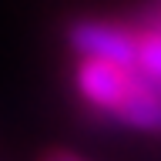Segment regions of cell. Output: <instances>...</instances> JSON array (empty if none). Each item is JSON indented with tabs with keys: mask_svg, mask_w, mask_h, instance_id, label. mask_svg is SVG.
Masks as SVG:
<instances>
[{
	"mask_svg": "<svg viewBox=\"0 0 161 161\" xmlns=\"http://www.w3.org/2000/svg\"><path fill=\"white\" fill-rule=\"evenodd\" d=\"M40 161H80L77 154H70V151H47Z\"/></svg>",
	"mask_w": 161,
	"mask_h": 161,
	"instance_id": "cell-5",
	"label": "cell"
},
{
	"mask_svg": "<svg viewBox=\"0 0 161 161\" xmlns=\"http://www.w3.org/2000/svg\"><path fill=\"white\" fill-rule=\"evenodd\" d=\"M138 77V70H134ZM114 121L128 124V128H138V131H148V134H161V97L151 94L144 87V80L138 77V91L131 94V101L114 114Z\"/></svg>",
	"mask_w": 161,
	"mask_h": 161,
	"instance_id": "cell-3",
	"label": "cell"
},
{
	"mask_svg": "<svg viewBox=\"0 0 161 161\" xmlns=\"http://www.w3.org/2000/svg\"><path fill=\"white\" fill-rule=\"evenodd\" d=\"M64 40L80 60H108L124 70H138V37L124 24L77 17L67 24Z\"/></svg>",
	"mask_w": 161,
	"mask_h": 161,
	"instance_id": "cell-1",
	"label": "cell"
},
{
	"mask_svg": "<svg viewBox=\"0 0 161 161\" xmlns=\"http://www.w3.org/2000/svg\"><path fill=\"white\" fill-rule=\"evenodd\" d=\"M74 84H77L80 97L91 108L104 111L108 118H114L138 91L134 70H124L118 64H108V60H80L74 70Z\"/></svg>",
	"mask_w": 161,
	"mask_h": 161,
	"instance_id": "cell-2",
	"label": "cell"
},
{
	"mask_svg": "<svg viewBox=\"0 0 161 161\" xmlns=\"http://www.w3.org/2000/svg\"><path fill=\"white\" fill-rule=\"evenodd\" d=\"M138 70L161 80V37H138Z\"/></svg>",
	"mask_w": 161,
	"mask_h": 161,
	"instance_id": "cell-4",
	"label": "cell"
}]
</instances>
